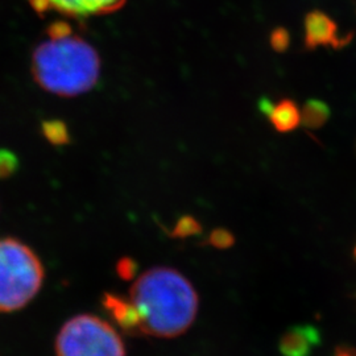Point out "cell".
I'll use <instances>...</instances> for the list:
<instances>
[{
  "label": "cell",
  "mask_w": 356,
  "mask_h": 356,
  "mask_svg": "<svg viewBox=\"0 0 356 356\" xmlns=\"http://www.w3.org/2000/svg\"><path fill=\"white\" fill-rule=\"evenodd\" d=\"M38 13L49 11L70 17H88L107 15L120 10L126 0H28Z\"/></svg>",
  "instance_id": "5"
},
{
  "label": "cell",
  "mask_w": 356,
  "mask_h": 356,
  "mask_svg": "<svg viewBox=\"0 0 356 356\" xmlns=\"http://www.w3.org/2000/svg\"><path fill=\"white\" fill-rule=\"evenodd\" d=\"M335 356H356L355 350L348 347H339L335 351Z\"/></svg>",
  "instance_id": "18"
},
{
  "label": "cell",
  "mask_w": 356,
  "mask_h": 356,
  "mask_svg": "<svg viewBox=\"0 0 356 356\" xmlns=\"http://www.w3.org/2000/svg\"><path fill=\"white\" fill-rule=\"evenodd\" d=\"M270 124L281 134L292 132L301 123V111L292 99L284 98L273 103L270 113L268 114Z\"/></svg>",
  "instance_id": "9"
},
{
  "label": "cell",
  "mask_w": 356,
  "mask_h": 356,
  "mask_svg": "<svg viewBox=\"0 0 356 356\" xmlns=\"http://www.w3.org/2000/svg\"><path fill=\"white\" fill-rule=\"evenodd\" d=\"M331 110L329 104L317 98L306 101L301 111V123L307 129H319L330 119Z\"/></svg>",
  "instance_id": "10"
},
{
  "label": "cell",
  "mask_w": 356,
  "mask_h": 356,
  "mask_svg": "<svg viewBox=\"0 0 356 356\" xmlns=\"http://www.w3.org/2000/svg\"><path fill=\"white\" fill-rule=\"evenodd\" d=\"M319 342V331L314 326H296L282 335L281 354L282 356H309Z\"/></svg>",
  "instance_id": "8"
},
{
  "label": "cell",
  "mask_w": 356,
  "mask_h": 356,
  "mask_svg": "<svg viewBox=\"0 0 356 356\" xmlns=\"http://www.w3.org/2000/svg\"><path fill=\"white\" fill-rule=\"evenodd\" d=\"M354 257H355V260H356V245H355V248H354Z\"/></svg>",
  "instance_id": "19"
},
{
  "label": "cell",
  "mask_w": 356,
  "mask_h": 356,
  "mask_svg": "<svg viewBox=\"0 0 356 356\" xmlns=\"http://www.w3.org/2000/svg\"><path fill=\"white\" fill-rule=\"evenodd\" d=\"M44 268L24 243L0 239V313H13L28 305L40 292Z\"/></svg>",
  "instance_id": "3"
},
{
  "label": "cell",
  "mask_w": 356,
  "mask_h": 356,
  "mask_svg": "<svg viewBox=\"0 0 356 356\" xmlns=\"http://www.w3.org/2000/svg\"><path fill=\"white\" fill-rule=\"evenodd\" d=\"M291 45V36L286 29L284 28H277L273 31L270 35V47L272 49L277 53H284L288 51Z\"/></svg>",
  "instance_id": "13"
},
{
  "label": "cell",
  "mask_w": 356,
  "mask_h": 356,
  "mask_svg": "<svg viewBox=\"0 0 356 356\" xmlns=\"http://www.w3.org/2000/svg\"><path fill=\"white\" fill-rule=\"evenodd\" d=\"M103 306L122 330L131 335H140V314L131 300L118 294L106 293L103 297Z\"/></svg>",
  "instance_id": "7"
},
{
  "label": "cell",
  "mask_w": 356,
  "mask_h": 356,
  "mask_svg": "<svg viewBox=\"0 0 356 356\" xmlns=\"http://www.w3.org/2000/svg\"><path fill=\"white\" fill-rule=\"evenodd\" d=\"M17 165V160L13 153L0 151V177H7L13 173Z\"/></svg>",
  "instance_id": "14"
},
{
  "label": "cell",
  "mask_w": 356,
  "mask_h": 356,
  "mask_svg": "<svg viewBox=\"0 0 356 356\" xmlns=\"http://www.w3.org/2000/svg\"><path fill=\"white\" fill-rule=\"evenodd\" d=\"M129 300L140 314L141 334L175 338L193 325L198 294L191 281L173 268H152L134 282Z\"/></svg>",
  "instance_id": "1"
},
{
  "label": "cell",
  "mask_w": 356,
  "mask_h": 356,
  "mask_svg": "<svg viewBox=\"0 0 356 356\" xmlns=\"http://www.w3.org/2000/svg\"><path fill=\"white\" fill-rule=\"evenodd\" d=\"M138 272V264L129 259V257H124L119 261L118 264V273L123 280H131L136 276Z\"/></svg>",
  "instance_id": "15"
},
{
  "label": "cell",
  "mask_w": 356,
  "mask_h": 356,
  "mask_svg": "<svg viewBox=\"0 0 356 356\" xmlns=\"http://www.w3.org/2000/svg\"><path fill=\"white\" fill-rule=\"evenodd\" d=\"M207 243L216 250H229L235 244V236L229 229H216L209 235Z\"/></svg>",
  "instance_id": "12"
},
{
  "label": "cell",
  "mask_w": 356,
  "mask_h": 356,
  "mask_svg": "<svg viewBox=\"0 0 356 356\" xmlns=\"http://www.w3.org/2000/svg\"><path fill=\"white\" fill-rule=\"evenodd\" d=\"M32 74L42 89L60 97H76L92 89L101 74V60L86 40L65 23L48 29V38L32 56Z\"/></svg>",
  "instance_id": "2"
},
{
  "label": "cell",
  "mask_w": 356,
  "mask_h": 356,
  "mask_svg": "<svg viewBox=\"0 0 356 356\" xmlns=\"http://www.w3.org/2000/svg\"><path fill=\"white\" fill-rule=\"evenodd\" d=\"M272 106H273V102L269 101L268 98H261V99L259 101V110L261 111V114L266 115V116H268V114L270 113Z\"/></svg>",
  "instance_id": "17"
},
{
  "label": "cell",
  "mask_w": 356,
  "mask_h": 356,
  "mask_svg": "<svg viewBox=\"0 0 356 356\" xmlns=\"http://www.w3.org/2000/svg\"><path fill=\"white\" fill-rule=\"evenodd\" d=\"M202 232L201 223L193 216H182L175 225L170 236L175 239H186L191 236L200 235Z\"/></svg>",
  "instance_id": "11"
},
{
  "label": "cell",
  "mask_w": 356,
  "mask_h": 356,
  "mask_svg": "<svg viewBox=\"0 0 356 356\" xmlns=\"http://www.w3.org/2000/svg\"><path fill=\"white\" fill-rule=\"evenodd\" d=\"M45 134H47L48 139L53 143H64L66 140V129H65L64 124H61V123L51 122V123L45 124Z\"/></svg>",
  "instance_id": "16"
},
{
  "label": "cell",
  "mask_w": 356,
  "mask_h": 356,
  "mask_svg": "<svg viewBox=\"0 0 356 356\" xmlns=\"http://www.w3.org/2000/svg\"><path fill=\"white\" fill-rule=\"evenodd\" d=\"M56 356H126V347L108 322L81 314L61 327L56 338Z\"/></svg>",
  "instance_id": "4"
},
{
  "label": "cell",
  "mask_w": 356,
  "mask_h": 356,
  "mask_svg": "<svg viewBox=\"0 0 356 356\" xmlns=\"http://www.w3.org/2000/svg\"><path fill=\"white\" fill-rule=\"evenodd\" d=\"M350 38H341L338 35L337 23L321 11H313L305 19V45L309 51L318 47H334L335 49L346 45Z\"/></svg>",
  "instance_id": "6"
}]
</instances>
